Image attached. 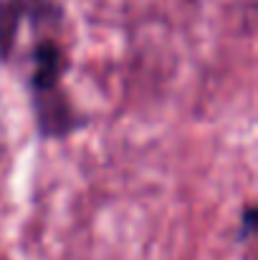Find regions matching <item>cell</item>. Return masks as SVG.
Wrapping results in <instances>:
<instances>
[{"instance_id":"obj_1","label":"cell","mask_w":258,"mask_h":260,"mask_svg":"<svg viewBox=\"0 0 258 260\" xmlns=\"http://www.w3.org/2000/svg\"><path fill=\"white\" fill-rule=\"evenodd\" d=\"M0 63L38 99V116L53 132L64 124L59 84L66 71V25L53 0H0Z\"/></svg>"}]
</instances>
